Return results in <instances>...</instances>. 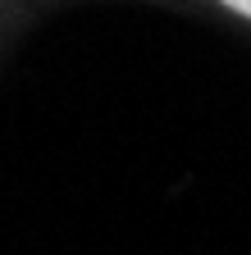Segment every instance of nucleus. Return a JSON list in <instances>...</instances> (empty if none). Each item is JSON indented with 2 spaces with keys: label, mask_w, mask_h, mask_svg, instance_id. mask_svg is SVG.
Returning <instances> with one entry per match:
<instances>
[{
  "label": "nucleus",
  "mask_w": 251,
  "mask_h": 255,
  "mask_svg": "<svg viewBox=\"0 0 251 255\" xmlns=\"http://www.w3.org/2000/svg\"><path fill=\"white\" fill-rule=\"evenodd\" d=\"M27 9H32V5H23V0H0V37L14 32V27H23L27 23Z\"/></svg>",
  "instance_id": "obj_1"
},
{
  "label": "nucleus",
  "mask_w": 251,
  "mask_h": 255,
  "mask_svg": "<svg viewBox=\"0 0 251 255\" xmlns=\"http://www.w3.org/2000/svg\"><path fill=\"white\" fill-rule=\"evenodd\" d=\"M23 5H50V0H23Z\"/></svg>",
  "instance_id": "obj_2"
}]
</instances>
